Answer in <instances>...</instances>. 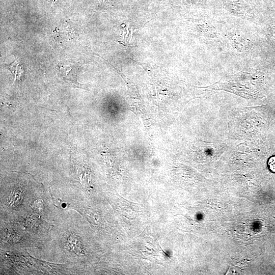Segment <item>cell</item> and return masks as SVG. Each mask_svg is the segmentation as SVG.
Returning <instances> with one entry per match:
<instances>
[{
  "label": "cell",
  "instance_id": "obj_1",
  "mask_svg": "<svg viewBox=\"0 0 275 275\" xmlns=\"http://www.w3.org/2000/svg\"><path fill=\"white\" fill-rule=\"evenodd\" d=\"M71 241H69V245L73 248L72 249L75 252H79V249H80V242L79 243L78 239L76 238H70Z\"/></svg>",
  "mask_w": 275,
  "mask_h": 275
},
{
  "label": "cell",
  "instance_id": "obj_2",
  "mask_svg": "<svg viewBox=\"0 0 275 275\" xmlns=\"http://www.w3.org/2000/svg\"><path fill=\"white\" fill-rule=\"evenodd\" d=\"M268 166L269 170L271 172L275 173V156L269 158L268 161Z\"/></svg>",
  "mask_w": 275,
  "mask_h": 275
}]
</instances>
